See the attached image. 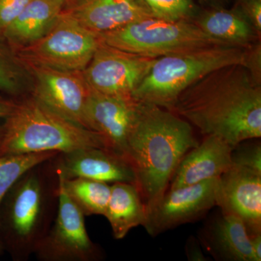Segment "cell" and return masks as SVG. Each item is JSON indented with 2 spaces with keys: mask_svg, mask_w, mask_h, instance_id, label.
Here are the masks:
<instances>
[{
  "mask_svg": "<svg viewBox=\"0 0 261 261\" xmlns=\"http://www.w3.org/2000/svg\"><path fill=\"white\" fill-rule=\"evenodd\" d=\"M173 112L234 148L261 137V84L243 65L224 67L184 91Z\"/></svg>",
  "mask_w": 261,
  "mask_h": 261,
  "instance_id": "6da1fadb",
  "label": "cell"
},
{
  "mask_svg": "<svg viewBox=\"0 0 261 261\" xmlns=\"http://www.w3.org/2000/svg\"><path fill=\"white\" fill-rule=\"evenodd\" d=\"M198 144L186 120L164 108L138 102L128 159L146 211L167 191L178 164Z\"/></svg>",
  "mask_w": 261,
  "mask_h": 261,
  "instance_id": "7a4b0ae2",
  "label": "cell"
},
{
  "mask_svg": "<svg viewBox=\"0 0 261 261\" xmlns=\"http://www.w3.org/2000/svg\"><path fill=\"white\" fill-rule=\"evenodd\" d=\"M54 159L22 175L2 204V240L14 260L25 261L34 255L56 218L58 179Z\"/></svg>",
  "mask_w": 261,
  "mask_h": 261,
  "instance_id": "3957f363",
  "label": "cell"
},
{
  "mask_svg": "<svg viewBox=\"0 0 261 261\" xmlns=\"http://www.w3.org/2000/svg\"><path fill=\"white\" fill-rule=\"evenodd\" d=\"M108 149L102 137L67 119L32 94L15 102L4 124L0 156Z\"/></svg>",
  "mask_w": 261,
  "mask_h": 261,
  "instance_id": "277c9868",
  "label": "cell"
},
{
  "mask_svg": "<svg viewBox=\"0 0 261 261\" xmlns=\"http://www.w3.org/2000/svg\"><path fill=\"white\" fill-rule=\"evenodd\" d=\"M247 48L228 44L159 57L133 98L173 112L178 97L188 87L214 70L233 65L245 66Z\"/></svg>",
  "mask_w": 261,
  "mask_h": 261,
  "instance_id": "5b68a950",
  "label": "cell"
},
{
  "mask_svg": "<svg viewBox=\"0 0 261 261\" xmlns=\"http://www.w3.org/2000/svg\"><path fill=\"white\" fill-rule=\"evenodd\" d=\"M98 37L107 45L152 58L226 44L205 34L192 22L171 21L154 17Z\"/></svg>",
  "mask_w": 261,
  "mask_h": 261,
  "instance_id": "8992f818",
  "label": "cell"
},
{
  "mask_svg": "<svg viewBox=\"0 0 261 261\" xmlns=\"http://www.w3.org/2000/svg\"><path fill=\"white\" fill-rule=\"evenodd\" d=\"M99 43L97 35L61 13L56 23L42 39L15 53L25 64L83 71Z\"/></svg>",
  "mask_w": 261,
  "mask_h": 261,
  "instance_id": "52a82bcc",
  "label": "cell"
},
{
  "mask_svg": "<svg viewBox=\"0 0 261 261\" xmlns=\"http://www.w3.org/2000/svg\"><path fill=\"white\" fill-rule=\"evenodd\" d=\"M56 173L58 202L56 218L34 255L42 261L102 260L104 257L102 250L92 242L87 232L85 216L70 198L61 175Z\"/></svg>",
  "mask_w": 261,
  "mask_h": 261,
  "instance_id": "ba28073f",
  "label": "cell"
},
{
  "mask_svg": "<svg viewBox=\"0 0 261 261\" xmlns=\"http://www.w3.org/2000/svg\"><path fill=\"white\" fill-rule=\"evenodd\" d=\"M154 59L117 49L100 41L82 73L94 92L134 99V92L149 73Z\"/></svg>",
  "mask_w": 261,
  "mask_h": 261,
  "instance_id": "9c48e42d",
  "label": "cell"
},
{
  "mask_svg": "<svg viewBox=\"0 0 261 261\" xmlns=\"http://www.w3.org/2000/svg\"><path fill=\"white\" fill-rule=\"evenodd\" d=\"M219 178L169 189L147 211L144 224L150 236L193 222L217 205Z\"/></svg>",
  "mask_w": 261,
  "mask_h": 261,
  "instance_id": "30bf717a",
  "label": "cell"
},
{
  "mask_svg": "<svg viewBox=\"0 0 261 261\" xmlns=\"http://www.w3.org/2000/svg\"><path fill=\"white\" fill-rule=\"evenodd\" d=\"M25 65L32 77L33 97L67 119L87 128L85 111L91 89L82 71Z\"/></svg>",
  "mask_w": 261,
  "mask_h": 261,
  "instance_id": "8fae6325",
  "label": "cell"
},
{
  "mask_svg": "<svg viewBox=\"0 0 261 261\" xmlns=\"http://www.w3.org/2000/svg\"><path fill=\"white\" fill-rule=\"evenodd\" d=\"M137 105L132 98L107 95L91 89L86 107L87 128L99 134L110 150L128 161V140Z\"/></svg>",
  "mask_w": 261,
  "mask_h": 261,
  "instance_id": "7c38bea8",
  "label": "cell"
},
{
  "mask_svg": "<svg viewBox=\"0 0 261 261\" xmlns=\"http://www.w3.org/2000/svg\"><path fill=\"white\" fill-rule=\"evenodd\" d=\"M61 13L97 36L154 17L143 0H65Z\"/></svg>",
  "mask_w": 261,
  "mask_h": 261,
  "instance_id": "4fadbf2b",
  "label": "cell"
},
{
  "mask_svg": "<svg viewBox=\"0 0 261 261\" xmlns=\"http://www.w3.org/2000/svg\"><path fill=\"white\" fill-rule=\"evenodd\" d=\"M216 206L240 218L249 235L261 233V174L231 165L219 177Z\"/></svg>",
  "mask_w": 261,
  "mask_h": 261,
  "instance_id": "5bb4252c",
  "label": "cell"
},
{
  "mask_svg": "<svg viewBox=\"0 0 261 261\" xmlns=\"http://www.w3.org/2000/svg\"><path fill=\"white\" fill-rule=\"evenodd\" d=\"M57 171L65 179L86 178L95 181L135 185L133 166L126 159L110 149L89 147L67 153H59L54 159Z\"/></svg>",
  "mask_w": 261,
  "mask_h": 261,
  "instance_id": "9a60e30c",
  "label": "cell"
},
{
  "mask_svg": "<svg viewBox=\"0 0 261 261\" xmlns=\"http://www.w3.org/2000/svg\"><path fill=\"white\" fill-rule=\"evenodd\" d=\"M198 241L215 260L257 261L245 224L238 216L224 211L200 228Z\"/></svg>",
  "mask_w": 261,
  "mask_h": 261,
  "instance_id": "2e32d148",
  "label": "cell"
},
{
  "mask_svg": "<svg viewBox=\"0 0 261 261\" xmlns=\"http://www.w3.org/2000/svg\"><path fill=\"white\" fill-rule=\"evenodd\" d=\"M233 147L216 136H205L202 143L189 151L178 164L169 189L189 186L219 178L231 166Z\"/></svg>",
  "mask_w": 261,
  "mask_h": 261,
  "instance_id": "e0dca14e",
  "label": "cell"
},
{
  "mask_svg": "<svg viewBox=\"0 0 261 261\" xmlns=\"http://www.w3.org/2000/svg\"><path fill=\"white\" fill-rule=\"evenodd\" d=\"M63 4L55 0H32L13 23L2 32L15 51L42 39L56 23Z\"/></svg>",
  "mask_w": 261,
  "mask_h": 261,
  "instance_id": "ac0fdd59",
  "label": "cell"
},
{
  "mask_svg": "<svg viewBox=\"0 0 261 261\" xmlns=\"http://www.w3.org/2000/svg\"><path fill=\"white\" fill-rule=\"evenodd\" d=\"M192 23L228 45L247 48L260 42L261 35L233 8H201Z\"/></svg>",
  "mask_w": 261,
  "mask_h": 261,
  "instance_id": "d6986e66",
  "label": "cell"
},
{
  "mask_svg": "<svg viewBox=\"0 0 261 261\" xmlns=\"http://www.w3.org/2000/svg\"><path fill=\"white\" fill-rule=\"evenodd\" d=\"M104 216L111 225L116 240L124 238L134 228L144 226L147 211L135 184L116 182L111 185V196Z\"/></svg>",
  "mask_w": 261,
  "mask_h": 261,
  "instance_id": "ffe728a7",
  "label": "cell"
},
{
  "mask_svg": "<svg viewBox=\"0 0 261 261\" xmlns=\"http://www.w3.org/2000/svg\"><path fill=\"white\" fill-rule=\"evenodd\" d=\"M56 171L61 175L67 194L84 216H104L111 196V185L86 178L65 179L59 171Z\"/></svg>",
  "mask_w": 261,
  "mask_h": 261,
  "instance_id": "44dd1931",
  "label": "cell"
},
{
  "mask_svg": "<svg viewBox=\"0 0 261 261\" xmlns=\"http://www.w3.org/2000/svg\"><path fill=\"white\" fill-rule=\"evenodd\" d=\"M59 154L57 152L0 156V211L5 196L17 180L29 169L49 161ZM5 251L0 232V255Z\"/></svg>",
  "mask_w": 261,
  "mask_h": 261,
  "instance_id": "7402d4cb",
  "label": "cell"
},
{
  "mask_svg": "<svg viewBox=\"0 0 261 261\" xmlns=\"http://www.w3.org/2000/svg\"><path fill=\"white\" fill-rule=\"evenodd\" d=\"M27 66L0 35V92L18 95L27 86Z\"/></svg>",
  "mask_w": 261,
  "mask_h": 261,
  "instance_id": "603a6c76",
  "label": "cell"
},
{
  "mask_svg": "<svg viewBox=\"0 0 261 261\" xmlns=\"http://www.w3.org/2000/svg\"><path fill=\"white\" fill-rule=\"evenodd\" d=\"M154 18L192 22L201 7L195 0H143Z\"/></svg>",
  "mask_w": 261,
  "mask_h": 261,
  "instance_id": "cb8c5ba5",
  "label": "cell"
},
{
  "mask_svg": "<svg viewBox=\"0 0 261 261\" xmlns=\"http://www.w3.org/2000/svg\"><path fill=\"white\" fill-rule=\"evenodd\" d=\"M231 165L251 170L261 174V145L256 143L239 144L231 152Z\"/></svg>",
  "mask_w": 261,
  "mask_h": 261,
  "instance_id": "d4e9b609",
  "label": "cell"
},
{
  "mask_svg": "<svg viewBox=\"0 0 261 261\" xmlns=\"http://www.w3.org/2000/svg\"><path fill=\"white\" fill-rule=\"evenodd\" d=\"M232 8L261 35V0H236Z\"/></svg>",
  "mask_w": 261,
  "mask_h": 261,
  "instance_id": "484cf974",
  "label": "cell"
},
{
  "mask_svg": "<svg viewBox=\"0 0 261 261\" xmlns=\"http://www.w3.org/2000/svg\"><path fill=\"white\" fill-rule=\"evenodd\" d=\"M32 0H0V35L15 21Z\"/></svg>",
  "mask_w": 261,
  "mask_h": 261,
  "instance_id": "4316f807",
  "label": "cell"
},
{
  "mask_svg": "<svg viewBox=\"0 0 261 261\" xmlns=\"http://www.w3.org/2000/svg\"><path fill=\"white\" fill-rule=\"evenodd\" d=\"M245 68L252 75L253 80L261 84V43L258 42L247 47L246 61Z\"/></svg>",
  "mask_w": 261,
  "mask_h": 261,
  "instance_id": "83f0119b",
  "label": "cell"
},
{
  "mask_svg": "<svg viewBox=\"0 0 261 261\" xmlns=\"http://www.w3.org/2000/svg\"><path fill=\"white\" fill-rule=\"evenodd\" d=\"M186 254L188 260L193 261H205L206 257L202 252L201 245L198 240L190 238L187 241L186 245Z\"/></svg>",
  "mask_w": 261,
  "mask_h": 261,
  "instance_id": "f1b7e54d",
  "label": "cell"
},
{
  "mask_svg": "<svg viewBox=\"0 0 261 261\" xmlns=\"http://www.w3.org/2000/svg\"><path fill=\"white\" fill-rule=\"evenodd\" d=\"M14 102L0 99V143L4 133V124L7 117L9 116Z\"/></svg>",
  "mask_w": 261,
  "mask_h": 261,
  "instance_id": "f546056e",
  "label": "cell"
},
{
  "mask_svg": "<svg viewBox=\"0 0 261 261\" xmlns=\"http://www.w3.org/2000/svg\"><path fill=\"white\" fill-rule=\"evenodd\" d=\"M231 0H197L201 8H227Z\"/></svg>",
  "mask_w": 261,
  "mask_h": 261,
  "instance_id": "4dcf8cb0",
  "label": "cell"
},
{
  "mask_svg": "<svg viewBox=\"0 0 261 261\" xmlns=\"http://www.w3.org/2000/svg\"><path fill=\"white\" fill-rule=\"evenodd\" d=\"M250 237V244L257 261L261 260V233L249 235Z\"/></svg>",
  "mask_w": 261,
  "mask_h": 261,
  "instance_id": "1f68e13d",
  "label": "cell"
},
{
  "mask_svg": "<svg viewBox=\"0 0 261 261\" xmlns=\"http://www.w3.org/2000/svg\"><path fill=\"white\" fill-rule=\"evenodd\" d=\"M55 1L58 2V3H61L63 5V3H64L65 0H55Z\"/></svg>",
  "mask_w": 261,
  "mask_h": 261,
  "instance_id": "d6a6232c",
  "label": "cell"
}]
</instances>
